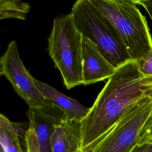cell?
<instances>
[{"mask_svg":"<svg viewBox=\"0 0 152 152\" xmlns=\"http://www.w3.org/2000/svg\"><path fill=\"white\" fill-rule=\"evenodd\" d=\"M152 92V75L130 60L107 80L82 124V151L106 135L132 106Z\"/></svg>","mask_w":152,"mask_h":152,"instance_id":"6da1fadb","label":"cell"},{"mask_svg":"<svg viewBox=\"0 0 152 152\" xmlns=\"http://www.w3.org/2000/svg\"><path fill=\"white\" fill-rule=\"evenodd\" d=\"M91 1L110 23L131 60L138 62L152 52L148 22L135 1Z\"/></svg>","mask_w":152,"mask_h":152,"instance_id":"7a4b0ae2","label":"cell"},{"mask_svg":"<svg viewBox=\"0 0 152 152\" xmlns=\"http://www.w3.org/2000/svg\"><path fill=\"white\" fill-rule=\"evenodd\" d=\"M82 40L71 13L54 18L48 49L68 89L83 85Z\"/></svg>","mask_w":152,"mask_h":152,"instance_id":"3957f363","label":"cell"},{"mask_svg":"<svg viewBox=\"0 0 152 152\" xmlns=\"http://www.w3.org/2000/svg\"><path fill=\"white\" fill-rule=\"evenodd\" d=\"M71 14L83 37L95 44L116 69L131 60L110 23L91 0L77 1Z\"/></svg>","mask_w":152,"mask_h":152,"instance_id":"277c9868","label":"cell"},{"mask_svg":"<svg viewBox=\"0 0 152 152\" xmlns=\"http://www.w3.org/2000/svg\"><path fill=\"white\" fill-rule=\"evenodd\" d=\"M152 110V97L135 103L122 118L96 143L93 152H132L144 124Z\"/></svg>","mask_w":152,"mask_h":152,"instance_id":"5b68a950","label":"cell"},{"mask_svg":"<svg viewBox=\"0 0 152 152\" xmlns=\"http://www.w3.org/2000/svg\"><path fill=\"white\" fill-rule=\"evenodd\" d=\"M0 74L10 81L14 90L29 107L39 108L53 113L64 114L47 99L36 86L34 77L21 61L15 40L9 43L5 53L0 58Z\"/></svg>","mask_w":152,"mask_h":152,"instance_id":"8992f818","label":"cell"},{"mask_svg":"<svg viewBox=\"0 0 152 152\" xmlns=\"http://www.w3.org/2000/svg\"><path fill=\"white\" fill-rule=\"evenodd\" d=\"M83 85L87 86L110 78L116 69L100 52L97 46L83 37Z\"/></svg>","mask_w":152,"mask_h":152,"instance_id":"52a82bcc","label":"cell"},{"mask_svg":"<svg viewBox=\"0 0 152 152\" xmlns=\"http://www.w3.org/2000/svg\"><path fill=\"white\" fill-rule=\"evenodd\" d=\"M52 152H81L82 124L75 120L62 119L53 126Z\"/></svg>","mask_w":152,"mask_h":152,"instance_id":"ba28073f","label":"cell"},{"mask_svg":"<svg viewBox=\"0 0 152 152\" xmlns=\"http://www.w3.org/2000/svg\"><path fill=\"white\" fill-rule=\"evenodd\" d=\"M27 117L29 126L34 132L40 152H52V136L53 126L59 121L66 119L65 116L39 108L29 107Z\"/></svg>","mask_w":152,"mask_h":152,"instance_id":"9c48e42d","label":"cell"},{"mask_svg":"<svg viewBox=\"0 0 152 152\" xmlns=\"http://www.w3.org/2000/svg\"><path fill=\"white\" fill-rule=\"evenodd\" d=\"M34 81L43 95L62 111L66 119L81 122L88 113L90 108L83 106L74 99L60 93L50 85L34 78Z\"/></svg>","mask_w":152,"mask_h":152,"instance_id":"30bf717a","label":"cell"},{"mask_svg":"<svg viewBox=\"0 0 152 152\" xmlns=\"http://www.w3.org/2000/svg\"><path fill=\"white\" fill-rule=\"evenodd\" d=\"M30 9V5L27 2L18 0H1L0 19L17 18L24 20Z\"/></svg>","mask_w":152,"mask_h":152,"instance_id":"8fae6325","label":"cell"},{"mask_svg":"<svg viewBox=\"0 0 152 152\" xmlns=\"http://www.w3.org/2000/svg\"><path fill=\"white\" fill-rule=\"evenodd\" d=\"M21 141L11 130L0 127V152H24Z\"/></svg>","mask_w":152,"mask_h":152,"instance_id":"7c38bea8","label":"cell"},{"mask_svg":"<svg viewBox=\"0 0 152 152\" xmlns=\"http://www.w3.org/2000/svg\"><path fill=\"white\" fill-rule=\"evenodd\" d=\"M0 127L7 128L15 134L20 138L24 143V140L27 131L29 126L26 127L24 124L15 123L10 121L5 115L1 114L0 115Z\"/></svg>","mask_w":152,"mask_h":152,"instance_id":"4fadbf2b","label":"cell"},{"mask_svg":"<svg viewBox=\"0 0 152 152\" xmlns=\"http://www.w3.org/2000/svg\"><path fill=\"white\" fill-rule=\"evenodd\" d=\"M151 140H152V110L140 131L138 146L142 145Z\"/></svg>","mask_w":152,"mask_h":152,"instance_id":"5bb4252c","label":"cell"},{"mask_svg":"<svg viewBox=\"0 0 152 152\" xmlns=\"http://www.w3.org/2000/svg\"><path fill=\"white\" fill-rule=\"evenodd\" d=\"M24 145L26 152H40L34 132L30 126L26 132Z\"/></svg>","mask_w":152,"mask_h":152,"instance_id":"9a60e30c","label":"cell"},{"mask_svg":"<svg viewBox=\"0 0 152 152\" xmlns=\"http://www.w3.org/2000/svg\"><path fill=\"white\" fill-rule=\"evenodd\" d=\"M140 70L145 75H152V52L138 62Z\"/></svg>","mask_w":152,"mask_h":152,"instance_id":"2e32d148","label":"cell"},{"mask_svg":"<svg viewBox=\"0 0 152 152\" xmlns=\"http://www.w3.org/2000/svg\"><path fill=\"white\" fill-rule=\"evenodd\" d=\"M135 2L146 11L152 21V0H139L135 1Z\"/></svg>","mask_w":152,"mask_h":152,"instance_id":"e0dca14e","label":"cell"},{"mask_svg":"<svg viewBox=\"0 0 152 152\" xmlns=\"http://www.w3.org/2000/svg\"><path fill=\"white\" fill-rule=\"evenodd\" d=\"M132 152H152V140L142 145L137 146Z\"/></svg>","mask_w":152,"mask_h":152,"instance_id":"ac0fdd59","label":"cell"},{"mask_svg":"<svg viewBox=\"0 0 152 152\" xmlns=\"http://www.w3.org/2000/svg\"><path fill=\"white\" fill-rule=\"evenodd\" d=\"M96 144V143L95 144L93 145L92 146H91L90 147H89V148H88V149H87L86 150L82 151L81 152H93V150H94V147H95Z\"/></svg>","mask_w":152,"mask_h":152,"instance_id":"d6986e66","label":"cell"},{"mask_svg":"<svg viewBox=\"0 0 152 152\" xmlns=\"http://www.w3.org/2000/svg\"><path fill=\"white\" fill-rule=\"evenodd\" d=\"M150 96H151V97H152V92L150 93Z\"/></svg>","mask_w":152,"mask_h":152,"instance_id":"ffe728a7","label":"cell"}]
</instances>
